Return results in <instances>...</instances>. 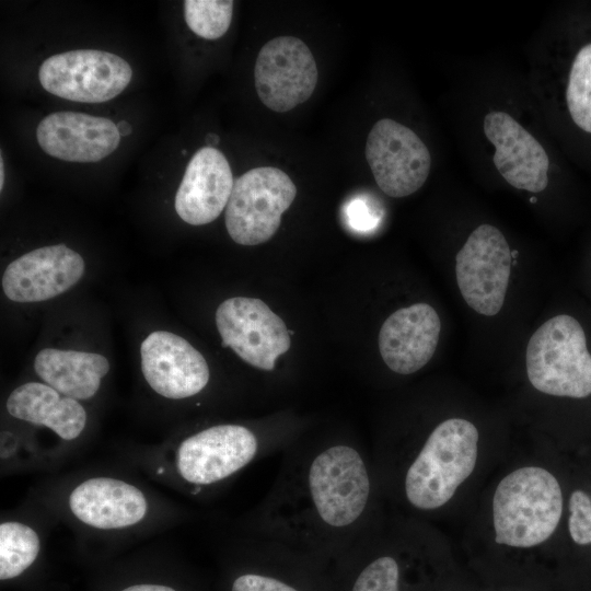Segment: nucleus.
I'll use <instances>...</instances> for the list:
<instances>
[{
    "instance_id": "f257e3e1",
    "label": "nucleus",
    "mask_w": 591,
    "mask_h": 591,
    "mask_svg": "<svg viewBox=\"0 0 591 591\" xmlns=\"http://www.w3.org/2000/svg\"><path fill=\"white\" fill-rule=\"evenodd\" d=\"M280 505L296 530L317 535L347 533L367 510L371 479L358 450L333 444L316 452ZM294 524L291 526L293 528Z\"/></svg>"
},
{
    "instance_id": "f03ea898",
    "label": "nucleus",
    "mask_w": 591,
    "mask_h": 591,
    "mask_svg": "<svg viewBox=\"0 0 591 591\" xmlns=\"http://www.w3.org/2000/svg\"><path fill=\"white\" fill-rule=\"evenodd\" d=\"M561 513L557 478L538 466L520 467L505 476L495 490V540L511 547L536 546L552 536Z\"/></svg>"
},
{
    "instance_id": "7ed1b4c3",
    "label": "nucleus",
    "mask_w": 591,
    "mask_h": 591,
    "mask_svg": "<svg viewBox=\"0 0 591 591\" xmlns=\"http://www.w3.org/2000/svg\"><path fill=\"white\" fill-rule=\"evenodd\" d=\"M478 438L477 428L466 419L439 424L407 468L404 487L408 502L419 510L445 505L475 468Z\"/></svg>"
},
{
    "instance_id": "20e7f679",
    "label": "nucleus",
    "mask_w": 591,
    "mask_h": 591,
    "mask_svg": "<svg viewBox=\"0 0 591 591\" xmlns=\"http://www.w3.org/2000/svg\"><path fill=\"white\" fill-rule=\"evenodd\" d=\"M525 364L531 384L542 393L571 398L591 395V355L582 326L570 315L554 316L535 331Z\"/></svg>"
},
{
    "instance_id": "39448f33",
    "label": "nucleus",
    "mask_w": 591,
    "mask_h": 591,
    "mask_svg": "<svg viewBox=\"0 0 591 591\" xmlns=\"http://www.w3.org/2000/svg\"><path fill=\"white\" fill-rule=\"evenodd\" d=\"M297 195L292 179L271 166L252 169L234 181L225 207V228L241 245L268 241L278 230L282 213Z\"/></svg>"
},
{
    "instance_id": "423d86ee",
    "label": "nucleus",
    "mask_w": 591,
    "mask_h": 591,
    "mask_svg": "<svg viewBox=\"0 0 591 591\" xmlns=\"http://www.w3.org/2000/svg\"><path fill=\"white\" fill-rule=\"evenodd\" d=\"M132 77L121 57L97 49H74L48 57L39 67L42 86L58 97L101 103L120 94Z\"/></svg>"
},
{
    "instance_id": "0eeeda50",
    "label": "nucleus",
    "mask_w": 591,
    "mask_h": 591,
    "mask_svg": "<svg viewBox=\"0 0 591 591\" xmlns=\"http://www.w3.org/2000/svg\"><path fill=\"white\" fill-rule=\"evenodd\" d=\"M511 251L496 227L480 224L455 257V276L465 302L475 312L493 316L502 308L511 271Z\"/></svg>"
},
{
    "instance_id": "6e6552de",
    "label": "nucleus",
    "mask_w": 591,
    "mask_h": 591,
    "mask_svg": "<svg viewBox=\"0 0 591 591\" xmlns=\"http://www.w3.org/2000/svg\"><path fill=\"white\" fill-rule=\"evenodd\" d=\"M216 325L222 346L260 370H274L278 357L290 348L286 324L259 299L224 300L216 311Z\"/></svg>"
},
{
    "instance_id": "1a4fd4ad",
    "label": "nucleus",
    "mask_w": 591,
    "mask_h": 591,
    "mask_svg": "<svg viewBox=\"0 0 591 591\" xmlns=\"http://www.w3.org/2000/svg\"><path fill=\"white\" fill-rule=\"evenodd\" d=\"M364 153L378 186L390 197L412 195L429 175L428 148L412 129L393 119L382 118L373 125Z\"/></svg>"
},
{
    "instance_id": "9d476101",
    "label": "nucleus",
    "mask_w": 591,
    "mask_h": 591,
    "mask_svg": "<svg viewBox=\"0 0 591 591\" xmlns=\"http://www.w3.org/2000/svg\"><path fill=\"white\" fill-rule=\"evenodd\" d=\"M254 79L262 103L274 112L283 113L312 95L318 71L303 40L293 36H279L260 48Z\"/></svg>"
},
{
    "instance_id": "9b49d317",
    "label": "nucleus",
    "mask_w": 591,
    "mask_h": 591,
    "mask_svg": "<svg viewBox=\"0 0 591 591\" xmlns=\"http://www.w3.org/2000/svg\"><path fill=\"white\" fill-rule=\"evenodd\" d=\"M256 436L240 425H218L186 438L176 453V467L186 482L210 485L246 466L257 454Z\"/></svg>"
},
{
    "instance_id": "f8f14e48",
    "label": "nucleus",
    "mask_w": 591,
    "mask_h": 591,
    "mask_svg": "<svg viewBox=\"0 0 591 591\" xmlns=\"http://www.w3.org/2000/svg\"><path fill=\"white\" fill-rule=\"evenodd\" d=\"M82 256L65 244L43 246L11 262L2 275V290L20 303L53 299L72 288L84 274Z\"/></svg>"
},
{
    "instance_id": "ddd939ff",
    "label": "nucleus",
    "mask_w": 591,
    "mask_h": 591,
    "mask_svg": "<svg viewBox=\"0 0 591 591\" xmlns=\"http://www.w3.org/2000/svg\"><path fill=\"white\" fill-rule=\"evenodd\" d=\"M141 370L151 389L163 397L182 399L199 393L209 381L204 356L185 338L154 331L140 347Z\"/></svg>"
},
{
    "instance_id": "4468645a",
    "label": "nucleus",
    "mask_w": 591,
    "mask_h": 591,
    "mask_svg": "<svg viewBox=\"0 0 591 591\" xmlns=\"http://www.w3.org/2000/svg\"><path fill=\"white\" fill-rule=\"evenodd\" d=\"M484 132L495 146L494 164L513 187L538 193L548 184V157L542 144L509 114L489 112Z\"/></svg>"
},
{
    "instance_id": "2eb2a0df",
    "label": "nucleus",
    "mask_w": 591,
    "mask_h": 591,
    "mask_svg": "<svg viewBox=\"0 0 591 591\" xmlns=\"http://www.w3.org/2000/svg\"><path fill=\"white\" fill-rule=\"evenodd\" d=\"M36 138L50 157L69 162H97L119 144L117 125L105 117L56 112L38 124Z\"/></svg>"
},
{
    "instance_id": "dca6fc26",
    "label": "nucleus",
    "mask_w": 591,
    "mask_h": 591,
    "mask_svg": "<svg viewBox=\"0 0 591 591\" xmlns=\"http://www.w3.org/2000/svg\"><path fill=\"white\" fill-rule=\"evenodd\" d=\"M441 321L427 303H416L392 313L379 333V349L395 373L410 374L432 358L439 341Z\"/></svg>"
},
{
    "instance_id": "f3484780",
    "label": "nucleus",
    "mask_w": 591,
    "mask_h": 591,
    "mask_svg": "<svg viewBox=\"0 0 591 591\" xmlns=\"http://www.w3.org/2000/svg\"><path fill=\"white\" fill-rule=\"evenodd\" d=\"M233 176L224 154L215 147L200 148L189 160L175 195V210L188 224L202 225L227 207Z\"/></svg>"
},
{
    "instance_id": "a211bd4d",
    "label": "nucleus",
    "mask_w": 591,
    "mask_h": 591,
    "mask_svg": "<svg viewBox=\"0 0 591 591\" xmlns=\"http://www.w3.org/2000/svg\"><path fill=\"white\" fill-rule=\"evenodd\" d=\"M69 507L84 524L115 530L139 523L147 513L148 505L137 487L119 479L95 477L71 491Z\"/></svg>"
},
{
    "instance_id": "6ab92c4d",
    "label": "nucleus",
    "mask_w": 591,
    "mask_h": 591,
    "mask_svg": "<svg viewBox=\"0 0 591 591\" xmlns=\"http://www.w3.org/2000/svg\"><path fill=\"white\" fill-rule=\"evenodd\" d=\"M5 406L12 417L45 426L65 440L76 439L86 424L83 406L46 383L20 385L11 392Z\"/></svg>"
},
{
    "instance_id": "aec40b11",
    "label": "nucleus",
    "mask_w": 591,
    "mask_h": 591,
    "mask_svg": "<svg viewBox=\"0 0 591 591\" xmlns=\"http://www.w3.org/2000/svg\"><path fill=\"white\" fill-rule=\"evenodd\" d=\"M34 369L46 384L78 401L95 395L109 362L95 352L45 348L35 357Z\"/></svg>"
},
{
    "instance_id": "412c9836",
    "label": "nucleus",
    "mask_w": 591,
    "mask_h": 591,
    "mask_svg": "<svg viewBox=\"0 0 591 591\" xmlns=\"http://www.w3.org/2000/svg\"><path fill=\"white\" fill-rule=\"evenodd\" d=\"M39 553L37 533L20 522L0 524V579L20 576L36 559Z\"/></svg>"
},
{
    "instance_id": "4be33fe9",
    "label": "nucleus",
    "mask_w": 591,
    "mask_h": 591,
    "mask_svg": "<svg viewBox=\"0 0 591 591\" xmlns=\"http://www.w3.org/2000/svg\"><path fill=\"white\" fill-rule=\"evenodd\" d=\"M566 100L575 124L591 134V43L583 46L573 59Z\"/></svg>"
},
{
    "instance_id": "5701e85b",
    "label": "nucleus",
    "mask_w": 591,
    "mask_h": 591,
    "mask_svg": "<svg viewBox=\"0 0 591 591\" xmlns=\"http://www.w3.org/2000/svg\"><path fill=\"white\" fill-rule=\"evenodd\" d=\"M233 1L230 0H186L184 15L187 26L196 35L206 39L223 36L230 27Z\"/></svg>"
},
{
    "instance_id": "b1692460",
    "label": "nucleus",
    "mask_w": 591,
    "mask_h": 591,
    "mask_svg": "<svg viewBox=\"0 0 591 591\" xmlns=\"http://www.w3.org/2000/svg\"><path fill=\"white\" fill-rule=\"evenodd\" d=\"M399 565L392 556L370 561L356 578L351 591H399Z\"/></svg>"
},
{
    "instance_id": "393cba45",
    "label": "nucleus",
    "mask_w": 591,
    "mask_h": 591,
    "mask_svg": "<svg viewBox=\"0 0 591 591\" xmlns=\"http://www.w3.org/2000/svg\"><path fill=\"white\" fill-rule=\"evenodd\" d=\"M568 530L578 545L591 544V498L583 490H575L569 498Z\"/></svg>"
},
{
    "instance_id": "a878e982",
    "label": "nucleus",
    "mask_w": 591,
    "mask_h": 591,
    "mask_svg": "<svg viewBox=\"0 0 591 591\" xmlns=\"http://www.w3.org/2000/svg\"><path fill=\"white\" fill-rule=\"evenodd\" d=\"M345 217L348 225L358 232L373 230L380 220V215L371 202L362 197H356L345 207Z\"/></svg>"
},
{
    "instance_id": "bb28decb",
    "label": "nucleus",
    "mask_w": 591,
    "mask_h": 591,
    "mask_svg": "<svg viewBox=\"0 0 591 591\" xmlns=\"http://www.w3.org/2000/svg\"><path fill=\"white\" fill-rule=\"evenodd\" d=\"M232 591H298L292 586L282 582L279 579L246 573L237 577L232 584Z\"/></svg>"
},
{
    "instance_id": "cd10ccee",
    "label": "nucleus",
    "mask_w": 591,
    "mask_h": 591,
    "mask_svg": "<svg viewBox=\"0 0 591 591\" xmlns=\"http://www.w3.org/2000/svg\"><path fill=\"white\" fill-rule=\"evenodd\" d=\"M121 591H175L174 589L160 584H136L123 589Z\"/></svg>"
},
{
    "instance_id": "c85d7f7f",
    "label": "nucleus",
    "mask_w": 591,
    "mask_h": 591,
    "mask_svg": "<svg viewBox=\"0 0 591 591\" xmlns=\"http://www.w3.org/2000/svg\"><path fill=\"white\" fill-rule=\"evenodd\" d=\"M117 129L120 137L129 136L132 131V126L127 120H120L117 124Z\"/></svg>"
},
{
    "instance_id": "c756f323",
    "label": "nucleus",
    "mask_w": 591,
    "mask_h": 591,
    "mask_svg": "<svg viewBox=\"0 0 591 591\" xmlns=\"http://www.w3.org/2000/svg\"><path fill=\"white\" fill-rule=\"evenodd\" d=\"M206 142L209 144V147L217 144L219 142V136L216 134H208L206 137Z\"/></svg>"
},
{
    "instance_id": "7c9ffc66",
    "label": "nucleus",
    "mask_w": 591,
    "mask_h": 591,
    "mask_svg": "<svg viewBox=\"0 0 591 591\" xmlns=\"http://www.w3.org/2000/svg\"><path fill=\"white\" fill-rule=\"evenodd\" d=\"M4 170H3V159L2 155L0 158V190L3 188V182H4Z\"/></svg>"
},
{
    "instance_id": "2f4dec72",
    "label": "nucleus",
    "mask_w": 591,
    "mask_h": 591,
    "mask_svg": "<svg viewBox=\"0 0 591 591\" xmlns=\"http://www.w3.org/2000/svg\"><path fill=\"white\" fill-rule=\"evenodd\" d=\"M537 199L535 197L530 198V202H536Z\"/></svg>"
}]
</instances>
